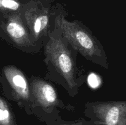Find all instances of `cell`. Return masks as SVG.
I'll return each instance as SVG.
<instances>
[{
	"label": "cell",
	"mask_w": 126,
	"mask_h": 125,
	"mask_svg": "<svg viewBox=\"0 0 126 125\" xmlns=\"http://www.w3.org/2000/svg\"><path fill=\"white\" fill-rule=\"evenodd\" d=\"M57 27L75 49L87 58L102 57V51L93 36L79 25L66 20L63 16L55 19Z\"/></svg>",
	"instance_id": "cell-1"
},
{
	"label": "cell",
	"mask_w": 126,
	"mask_h": 125,
	"mask_svg": "<svg viewBox=\"0 0 126 125\" xmlns=\"http://www.w3.org/2000/svg\"><path fill=\"white\" fill-rule=\"evenodd\" d=\"M45 52L48 60L63 77L68 85L71 88H75L76 83L74 62L70 51L63 41L59 38L50 36L46 45Z\"/></svg>",
	"instance_id": "cell-2"
},
{
	"label": "cell",
	"mask_w": 126,
	"mask_h": 125,
	"mask_svg": "<svg viewBox=\"0 0 126 125\" xmlns=\"http://www.w3.org/2000/svg\"><path fill=\"white\" fill-rule=\"evenodd\" d=\"M3 18L0 21V29L12 42L20 47H27L32 45L19 12L4 14Z\"/></svg>",
	"instance_id": "cell-3"
},
{
	"label": "cell",
	"mask_w": 126,
	"mask_h": 125,
	"mask_svg": "<svg viewBox=\"0 0 126 125\" xmlns=\"http://www.w3.org/2000/svg\"><path fill=\"white\" fill-rule=\"evenodd\" d=\"M25 20L32 38L37 40L47 31L49 27V11L33 5L26 9Z\"/></svg>",
	"instance_id": "cell-4"
},
{
	"label": "cell",
	"mask_w": 126,
	"mask_h": 125,
	"mask_svg": "<svg viewBox=\"0 0 126 125\" xmlns=\"http://www.w3.org/2000/svg\"><path fill=\"white\" fill-rule=\"evenodd\" d=\"M94 109L106 125H126V101L97 103Z\"/></svg>",
	"instance_id": "cell-5"
},
{
	"label": "cell",
	"mask_w": 126,
	"mask_h": 125,
	"mask_svg": "<svg viewBox=\"0 0 126 125\" xmlns=\"http://www.w3.org/2000/svg\"><path fill=\"white\" fill-rule=\"evenodd\" d=\"M2 75L12 91V96L18 100L28 101L30 97L29 85L22 71L10 65L2 69Z\"/></svg>",
	"instance_id": "cell-6"
},
{
	"label": "cell",
	"mask_w": 126,
	"mask_h": 125,
	"mask_svg": "<svg viewBox=\"0 0 126 125\" xmlns=\"http://www.w3.org/2000/svg\"><path fill=\"white\" fill-rule=\"evenodd\" d=\"M31 88L35 100L43 107H50L57 104L56 91L48 82L41 79H36L32 82Z\"/></svg>",
	"instance_id": "cell-7"
},
{
	"label": "cell",
	"mask_w": 126,
	"mask_h": 125,
	"mask_svg": "<svg viewBox=\"0 0 126 125\" xmlns=\"http://www.w3.org/2000/svg\"><path fill=\"white\" fill-rule=\"evenodd\" d=\"M0 125H16L9 105L1 97H0Z\"/></svg>",
	"instance_id": "cell-8"
},
{
	"label": "cell",
	"mask_w": 126,
	"mask_h": 125,
	"mask_svg": "<svg viewBox=\"0 0 126 125\" xmlns=\"http://www.w3.org/2000/svg\"><path fill=\"white\" fill-rule=\"evenodd\" d=\"M20 7V3L16 0H0V11L2 12H18Z\"/></svg>",
	"instance_id": "cell-9"
},
{
	"label": "cell",
	"mask_w": 126,
	"mask_h": 125,
	"mask_svg": "<svg viewBox=\"0 0 126 125\" xmlns=\"http://www.w3.org/2000/svg\"><path fill=\"white\" fill-rule=\"evenodd\" d=\"M16 1H20V0H16Z\"/></svg>",
	"instance_id": "cell-10"
}]
</instances>
